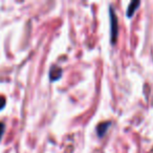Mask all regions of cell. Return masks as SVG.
<instances>
[{
    "label": "cell",
    "instance_id": "1",
    "mask_svg": "<svg viewBox=\"0 0 153 153\" xmlns=\"http://www.w3.org/2000/svg\"><path fill=\"white\" fill-rule=\"evenodd\" d=\"M109 14H110V24H111V42L114 43L115 39L117 37V32H119V26H117V18L115 15L114 11H113L112 7H110L109 10Z\"/></svg>",
    "mask_w": 153,
    "mask_h": 153
},
{
    "label": "cell",
    "instance_id": "2",
    "mask_svg": "<svg viewBox=\"0 0 153 153\" xmlns=\"http://www.w3.org/2000/svg\"><path fill=\"white\" fill-rule=\"evenodd\" d=\"M62 76V69L59 66H55L51 68L49 70V78H51V81H56V80H59Z\"/></svg>",
    "mask_w": 153,
    "mask_h": 153
},
{
    "label": "cell",
    "instance_id": "3",
    "mask_svg": "<svg viewBox=\"0 0 153 153\" xmlns=\"http://www.w3.org/2000/svg\"><path fill=\"white\" fill-rule=\"evenodd\" d=\"M109 125H110V122H104V123L99 124L98 127H97V132H98L99 136H103L106 133L107 129L109 128Z\"/></svg>",
    "mask_w": 153,
    "mask_h": 153
},
{
    "label": "cell",
    "instance_id": "4",
    "mask_svg": "<svg viewBox=\"0 0 153 153\" xmlns=\"http://www.w3.org/2000/svg\"><path fill=\"white\" fill-rule=\"evenodd\" d=\"M140 1H132V2H130L129 7H128V10H127V16L128 17H131V16L133 15L134 12L136 11V9L140 7Z\"/></svg>",
    "mask_w": 153,
    "mask_h": 153
},
{
    "label": "cell",
    "instance_id": "5",
    "mask_svg": "<svg viewBox=\"0 0 153 153\" xmlns=\"http://www.w3.org/2000/svg\"><path fill=\"white\" fill-rule=\"evenodd\" d=\"M4 129H5L4 124L0 122V140H1V137H2V135H3V133H4Z\"/></svg>",
    "mask_w": 153,
    "mask_h": 153
},
{
    "label": "cell",
    "instance_id": "6",
    "mask_svg": "<svg viewBox=\"0 0 153 153\" xmlns=\"http://www.w3.org/2000/svg\"><path fill=\"white\" fill-rule=\"evenodd\" d=\"M5 106V99L3 97H0V109H2Z\"/></svg>",
    "mask_w": 153,
    "mask_h": 153
}]
</instances>
